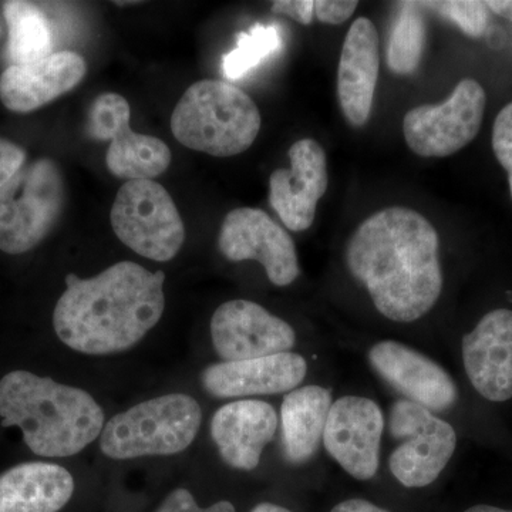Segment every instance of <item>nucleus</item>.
Segmentation results:
<instances>
[{"label":"nucleus","mask_w":512,"mask_h":512,"mask_svg":"<svg viewBox=\"0 0 512 512\" xmlns=\"http://www.w3.org/2000/svg\"><path fill=\"white\" fill-rule=\"evenodd\" d=\"M164 284L163 271L150 272L130 261L93 278L69 274L53 312L56 335L83 355L127 352L163 318Z\"/></svg>","instance_id":"obj_2"},{"label":"nucleus","mask_w":512,"mask_h":512,"mask_svg":"<svg viewBox=\"0 0 512 512\" xmlns=\"http://www.w3.org/2000/svg\"><path fill=\"white\" fill-rule=\"evenodd\" d=\"M426 45V23L420 15L416 3H402L399 16L389 47H387V64L394 74L409 76L419 67Z\"/></svg>","instance_id":"obj_24"},{"label":"nucleus","mask_w":512,"mask_h":512,"mask_svg":"<svg viewBox=\"0 0 512 512\" xmlns=\"http://www.w3.org/2000/svg\"><path fill=\"white\" fill-rule=\"evenodd\" d=\"M126 97L100 94L90 107L87 133L94 140L110 141L107 168L123 180H151L167 171L171 150L160 138L134 133Z\"/></svg>","instance_id":"obj_10"},{"label":"nucleus","mask_w":512,"mask_h":512,"mask_svg":"<svg viewBox=\"0 0 512 512\" xmlns=\"http://www.w3.org/2000/svg\"><path fill=\"white\" fill-rule=\"evenodd\" d=\"M291 168H278L269 178V204L289 231L312 227L320 198L329 185L328 158L318 141L303 138L288 151Z\"/></svg>","instance_id":"obj_14"},{"label":"nucleus","mask_w":512,"mask_h":512,"mask_svg":"<svg viewBox=\"0 0 512 512\" xmlns=\"http://www.w3.org/2000/svg\"><path fill=\"white\" fill-rule=\"evenodd\" d=\"M272 12L285 15L301 25H311L315 18V2L313 0H276Z\"/></svg>","instance_id":"obj_31"},{"label":"nucleus","mask_w":512,"mask_h":512,"mask_svg":"<svg viewBox=\"0 0 512 512\" xmlns=\"http://www.w3.org/2000/svg\"><path fill=\"white\" fill-rule=\"evenodd\" d=\"M359 2L352 0H316L315 18L326 25H342L352 18Z\"/></svg>","instance_id":"obj_30"},{"label":"nucleus","mask_w":512,"mask_h":512,"mask_svg":"<svg viewBox=\"0 0 512 512\" xmlns=\"http://www.w3.org/2000/svg\"><path fill=\"white\" fill-rule=\"evenodd\" d=\"M379 35L372 20L359 18L350 26L338 69V97L343 116L353 127L365 126L379 79Z\"/></svg>","instance_id":"obj_20"},{"label":"nucleus","mask_w":512,"mask_h":512,"mask_svg":"<svg viewBox=\"0 0 512 512\" xmlns=\"http://www.w3.org/2000/svg\"><path fill=\"white\" fill-rule=\"evenodd\" d=\"M154 512H237V508L227 500L202 508L187 488H175Z\"/></svg>","instance_id":"obj_28"},{"label":"nucleus","mask_w":512,"mask_h":512,"mask_svg":"<svg viewBox=\"0 0 512 512\" xmlns=\"http://www.w3.org/2000/svg\"><path fill=\"white\" fill-rule=\"evenodd\" d=\"M282 47L281 33L276 26L255 25L248 32L239 33L237 47L222 60L224 76L229 80L242 79L259 66L266 57Z\"/></svg>","instance_id":"obj_25"},{"label":"nucleus","mask_w":512,"mask_h":512,"mask_svg":"<svg viewBox=\"0 0 512 512\" xmlns=\"http://www.w3.org/2000/svg\"><path fill=\"white\" fill-rule=\"evenodd\" d=\"M329 512H393L387 508L380 507L373 501L366 500V498H346L340 503L333 505Z\"/></svg>","instance_id":"obj_32"},{"label":"nucleus","mask_w":512,"mask_h":512,"mask_svg":"<svg viewBox=\"0 0 512 512\" xmlns=\"http://www.w3.org/2000/svg\"><path fill=\"white\" fill-rule=\"evenodd\" d=\"M25 161L26 153L22 147L0 138V190L19 173Z\"/></svg>","instance_id":"obj_29"},{"label":"nucleus","mask_w":512,"mask_h":512,"mask_svg":"<svg viewBox=\"0 0 512 512\" xmlns=\"http://www.w3.org/2000/svg\"><path fill=\"white\" fill-rule=\"evenodd\" d=\"M485 104L483 86L474 79L461 80L444 103L407 111L403 120L407 146L424 158L453 156L480 133Z\"/></svg>","instance_id":"obj_9"},{"label":"nucleus","mask_w":512,"mask_h":512,"mask_svg":"<svg viewBox=\"0 0 512 512\" xmlns=\"http://www.w3.org/2000/svg\"><path fill=\"white\" fill-rule=\"evenodd\" d=\"M218 248L232 262L256 261L271 284L284 288L301 274L291 235L265 211L237 208L222 222Z\"/></svg>","instance_id":"obj_11"},{"label":"nucleus","mask_w":512,"mask_h":512,"mask_svg":"<svg viewBox=\"0 0 512 512\" xmlns=\"http://www.w3.org/2000/svg\"><path fill=\"white\" fill-rule=\"evenodd\" d=\"M383 431L379 404L369 397L349 394L332 403L323 446L350 477L369 481L379 471Z\"/></svg>","instance_id":"obj_12"},{"label":"nucleus","mask_w":512,"mask_h":512,"mask_svg":"<svg viewBox=\"0 0 512 512\" xmlns=\"http://www.w3.org/2000/svg\"><path fill=\"white\" fill-rule=\"evenodd\" d=\"M463 512H512V510H505V508L494 507V505L478 504L467 508V510Z\"/></svg>","instance_id":"obj_35"},{"label":"nucleus","mask_w":512,"mask_h":512,"mask_svg":"<svg viewBox=\"0 0 512 512\" xmlns=\"http://www.w3.org/2000/svg\"><path fill=\"white\" fill-rule=\"evenodd\" d=\"M369 362L384 382L430 412H446L457 403L453 377L419 350L396 340H383L369 350Z\"/></svg>","instance_id":"obj_15"},{"label":"nucleus","mask_w":512,"mask_h":512,"mask_svg":"<svg viewBox=\"0 0 512 512\" xmlns=\"http://www.w3.org/2000/svg\"><path fill=\"white\" fill-rule=\"evenodd\" d=\"M202 410L194 397L164 394L111 417L100 434V448L111 460L174 456L194 443Z\"/></svg>","instance_id":"obj_5"},{"label":"nucleus","mask_w":512,"mask_h":512,"mask_svg":"<svg viewBox=\"0 0 512 512\" xmlns=\"http://www.w3.org/2000/svg\"><path fill=\"white\" fill-rule=\"evenodd\" d=\"M66 202L59 165L39 158L23 165L0 190V249L20 255L37 247L55 228Z\"/></svg>","instance_id":"obj_6"},{"label":"nucleus","mask_w":512,"mask_h":512,"mask_svg":"<svg viewBox=\"0 0 512 512\" xmlns=\"http://www.w3.org/2000/svg\"><path fill=\"white\" fill-rule=\"evenodd\" d=\"M278 414L261 400H238L220 407L211 420V437L227 466L252 471L274 440Z\"/></svg>","instance_id":"obj_18"},{"label":"nucleus","mask_w":512,"mask_h":512,"mask_svg":"<svg viewBox=\"0 0 512 512\" xmlns=\"http://www.w3.org/2000/svg\"><path fill=\"white\" fill-rule=\"evenodd\" d=\"M439 245V234L420 212L386 208L353 232L346 264L384 318L416 322L443 291Z\"/></svg>","instance_id":"obj_1"},{"label":"nucleus","mask_w":512,"mask_h":512,"mask_svg":"<svg viewBox=\"0 0 512 512\" xmlns=\"http://www.w3.org/2000/svg\"><path fill=\"white\" fill-rule=\"evenodd\" d=\"M332 403V392L318 384L299 387L285 397L281 407V431L288 463L298 466L315 456L323 441Z\"/></svg>","instance_id":"obj_22"},{"label":"nucleus","mask_w":512,"mask_h":512,"mask_svg":"<svg viewBox=\"0 0 512 512\" xmlns=\"http://www.w3.org/2000/svg\"><path fill=\"white\" fill-rule=\"evenodd\" d=\"M493 150L498 163L507 171L512 200V101L501 109L494 121Z\"/></svg>","instance_id":"obj_27"},{"label":"nucleus","mask_w":512,"mask_h":512,"mask_svg":"<svg viewBox=\"0 0 512 512\" xmlns=\"http://www.w3.org/2000/svg\"><path fill=\"white\" fill-rule=\"evenodd\" d=\"M74 488L72 474L59 464H19L0 476V512H59Z\"/></svg>","instance_id":"obj_21"},{"label":"nucleus","mask_w":512,"mask_h":512,"mask_svg":"<svg viewBox=\"0 0 512 512\" xmlns=\"http://www.w3.org/2000/svg\"><path fill=\"white\" fill-rule=\"evenodd\" d=\"M468 380L484 399H512V311L495 309L463 338Z\"/></svg>","instance_id":"obj_17"},{"label":"nucleus","mask_w":512,"mask_h":512,"mask_svg":"<svg viewBox=\"0 0 512 512\" xmlns=\"http://www.w3.org/2000/svg\"><path fill=\"white\" fill-rule=\"evenodd\" d=\"M390 433L402 444L389 458L390 473L406 488L436 483L456 453L457 433L450 423L420 404L400 399L390 409Z\"/></svg>","instance_id":"obj_8"},{"label":"nucleus","mask_w":512,"mask_h":512,"mask_svg":"<svg viewBox=\"0 0 512 512\" xmlns=\"http://www.w3.org/2000/svg\"><path fill=\"white\" fill-rule=\"evenodd\" d=\"M86 60L74 52H57L39 62L10 66L0 76V101L15 113H30L79 86Z\"/></svg>","instance_id":"obj_19"},{"label":"nucleus","mask_w":512,"mask_h":512,"mask_svg":"<svg viewBox=\"0 0 512 512\" xmlns=\"http://www.w3.org/2000/svg\"><path fill=\"white\" fill-rule=\"evenodd\" d=\"M2 427H19L32 453L66 458L99 439L104 412L86 390L15 370L0 380Z\"/></svg>","instance_id":"obj_3"},{"label":"nucleus","mask_w":512,"mask_h":512,"mask_svg":"<svg viewBox=\"0 0 512 512\" xmlns=\"http://www.w3.org/2000/svg\"><path fill=\"white\" fill-rule=\"evenodd\" d=\"M249 512H293L289 510L285 505L269 503V501H264V503L256 504L254 508H252Z\"/></svg>","instance_id":"obj_34"},{"label":"nucleus","mask_w":512,"mask_h":512,"mask_svg":"<svg viewBox=\"0 0 512 512\" xmlns=\"http://www.w3.org/2000/svg\"><path fill=\"white\" fill-rule=\"evenodd\" d=\"M308 373L305 357L285 352L278 355L220 362L205 367L201 384L217 399L272 396L295 390Z\"/></svg>","instance_id":"obj_16"},{"label":"nucleus","mask_w":512,"mask_h":512,"mask_svg":"<svg viewBox=\"0 0 512 512\" xmlns=\"http://www.w3.org/2000/svg\"><path fill=\"white\" fill-rule=\"evenodd\" d=\"M8 23V52L12 66L39 62L53 55V36L45 12L30 2L10 0L3 5Z\"/></svg>","instance_id":"obj_23"},{"label":"nucleus","mask_w":512,"mask_h":512,"mask_svg":"<svg viewBox=\"0 0 512 512\" xmlns=\"http://www.w3.org/2000/svg\"><path fill=\"white\" fill-rule=\"evenodd\" d=\"M262 119L244 90L221 80H201L188 87L171 116L178 143L214 157H232L254 144Z\"/></svg>","instance_id":"obj_4"},{"label":"nucleus","mask_w":512,"mask_h":512,"mask_svg":"<svg viewBox=\"0 0 512 512\" xmlns=\"http://www.w3.org/2000/svg\"><path fill=\"white\" fill-rule=\"evenodd\" d=\"M211 340L222 362H239L291 352L296 333L264 306L235 299L222 303L212 315Z\"/></svg>","instance_id":"obj_13"},{"label":"nucleus","mask_w":512,"mask_h":512,"mask_svg":"<svg viewBox=\"0 0 512 512\" xmlns=\"http://www.w3.org/2000/svg\"><path fill=\"white\" fill-rule=\"evenodd\" d=\"M110 218L117 238L151 261H171L183 248V218L171 195L156 181L124 183L117 192Z\"/></svg>","instance_id":"obj_7"},{"label":"nucleus","mask_w":512,"mask_h":512,"mask_svg":"<svg viewBox=\"0 0 512 512\" xmlns=\"http://www.w3.org/2000/svg\"><path fill=\"white\" fill-rule=\"evenodd\" d=\"M444 18L456 23L467 36L478 39L484 35L488 26V8L485 2L457 0V2H426Z\"/></svg>","instance_id":"obj_26"},{"label":"nucleus","mask_w":512,"mask_h":512,"mask_svg":"<svg viewBox=\"0 0 512 512\" xmlns=\"http://www.w3.org/2000/svg\"><path fill=\"white\" fill-rule=\"evenodd\" d=\"M485 6H487L488 9L493 10L497 15L503 16L505 19L512 20V0H503V2L493 0V2H485Z\"/></svg>","instance_id":"obj_33"}]
</instances>
